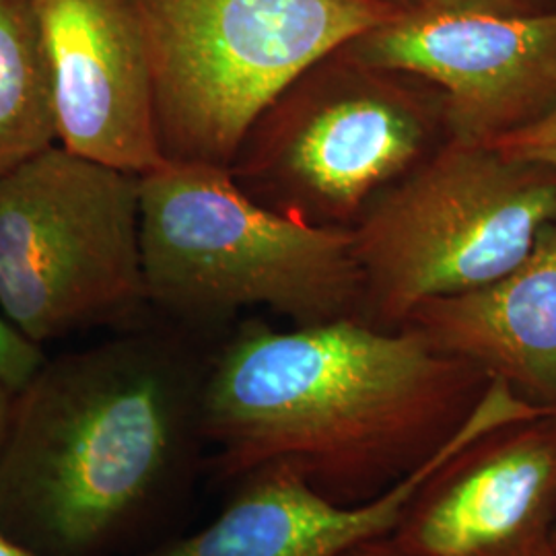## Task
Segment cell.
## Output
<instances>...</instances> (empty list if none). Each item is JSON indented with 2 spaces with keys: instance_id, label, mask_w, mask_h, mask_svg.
Here are the masks:
<instances>
[{
  "instance_id": "obj_1",
  "label": "cell",
  "mask_w": 556,
  "mask_h": 556,
  "mask_svg": "<svg viewBox=\"0 0 556 556\" xmlns=\"http://www.w3.org/2000/svg\"><path fill=\"white\" fill-rule=\"evenodd\" d=\"M491 378L413 326L248 321L208 358L206 466L220 484L285 466L319 495H383L452 438Z\"/></svg>"
},
{
  "instance_id": "obj_2",
  "label": "cell",
  "mask_w": 556,
  "mask_h": 556,
  "mask_svg": "<svg viewBox=\"0 0 556 556\" xmlns=\"http://www.w3.org/2000/svg\"><path fill=\"white\" fill-rule=\"evenodd\" d=\"M208 361L160 334L46 358L15 394L0 452V532L36 556L155 544L206 466Z\"/></svg>"
},
{
  "instance_id": "obj_3",
  "label": "cell",
  "mask_w": 556,
  "mask_h": 556,
  "mask_svg": "<svg viewBox=\"0 0 556 556\" xmlns=\"http://www.w3.org/2000/svg\"><path fill=\"white\" fill-rule=\"evenodd\" d=\"M140 258L151 305L184 326L268 307L293 326L358 318L363 273L349 227L280 215L229 169L165 161L140 176Z\"/></svg>"
},
{
  "instance_id": "obj_4",
  "label": "cell",
  "mask_w": 556,
  "mask_h": 556,
  "mask_svg": "<svg viewBox=\"0 0 556 556\" xmlns=\"http://www.w3.org/2000/svg\"><path fill=\"white\" fill-rule=\"evenodd\" d=\"M447 140L445 96L433 83L338 48L266 105L229 172L280 215L351 229Z\"/></svg>"
},
{
  "instance_id": "obj_5",
  "label": "cell",
  "mask_w": 556,
  "mask_h": 556,
  "mask_svg": "<svg viewBox=\"0 0 556 556\" xmlns=\"http://www.w3.org/2000/svg\"><path fill=\"white\" fill-rule=\"evenodd\" d=\"M165 161L229 169L266 105L402 11L374 0H130Z\"/></svg>"
},
{
  "instance_id": "obj_6",
  "label": "cell",
  "mask_w": 556,
  "mask_h": 556,
  "mask_svg": "<svg viewBox=\"0 0 556 556\" xmlns=\"http://www.w3.org/2000/svg\"><path fill=\"white\" fill-rule=\"evenodd\" d=\"M551 220L555 167L447 140L351 227L363 273L358 318L396 330L431 299L497 280Z\"/></svg>"
},
{
  "instance_id": "obj_7",
  "label": "cell",
  "mask_w": 556,
  "mask_h": 556,
  "mask_svg": "<svg viewBox=\"0 0 556 556\" xmlns=\"http://www.w3.org/2000/svg\"><path fill=\"white\" fill-rule=\"evenodd\" d=\"M140 176L54 144L0 176V312L36 344L149 305Z\"/></svg>"
},
{
  "instance_id": "obj_8",
  "label": "cell",
  "mask_w": 556,
  "mask_h": 556,
  "mask_svg": "<svg viewBox=\"0 0 556 556\" xmlns=\"http://www.w3.org/2000/svg\"><path fill=\"white\" fill-rule=\"evenodd\" d=\"M342 48L433 83L445 96L452 140L493 144L556 110V11L517 17L415 9Z\"/></svg>"
},
{
  "instance_id": "obj_9",
  "label": "cell",
  "mask_w": 556,
  "mask_h": 556,
  "mask_svg": "<svg viewBox=\"0 0 556 556\" xmlns=\"http://www.w3.org/2000/svg\"><path fill=\"white\" fill-rule=\"evenodd\" d=\"M536 415L509 386L491 379L456 433L379 497L340 505L273 464L233 482L229 503L204 528L128 556H344L363 542L392 536L418 491L454 457L501 427Z\"/></svg>"
},
{
  "instance_id": "obj_10",
  "label": "cell",
  "mask_w": 556,
  "mask_h": 556,
  "mask_svg": "<svg viewBox=\"0 0 556 556\" xmlns=\"http://www.w3.org/2000/svg\"><path fill=\"white\" fill-rule=\"evenodd\" d=\"M556 410L501 427L418 491L392 542L408 556H556Z\"/></svg>"
},
{
  "instance_id": "obj_11",
  "label": "cell",
  "mask_w": 556,
  "mask_h": 556,
  "mask_svg": "<svg viewBox=\"0 0 556 556\" xmlns=\"http://www.w3.org/2000/svg\"><path fill=\"white\" fill-rule=\"evenodd\" d=\"M52 79L59 144L144 176L165 163L153 83L130 0H31Z\"/></svg>"
},
{
  "instance_id": "obj_12",
  "label": "cell",
  "mask_w": 556,
  "mask_h": 556,
  "mask_svg": "<svg viewBox=\"0 0 556 556\" xmlns=\"http://www.w3.org/2000/svg\"><path fill=\"white\" fill-rule=\"evenodd\" d=\"M404 326L507 383L526 402L556 410V220L507 275L431 299Z\"/></svg>"
},
{
  "instance_id": "obj_13",
  "label": "cell",
  "mask_w": 556,
  "mask_h": 556,
  "mask_svg": "<svg viewBox=\"0 0 556 556\" xmlns=\"http://www.w3.org/2000/svg\"><path fill=\"white\" fill-rule=\"evenodd\" d=\"M54 144V93L34 4L0 0V176Z\"/></svg>"
},
{
  "instance_id": "obj_14",
  "label": "cell",
  "mask_w": 556,
  "mask_h": 556,
  "mask_svg": "<svg viewBox=\"0 0 556 556\" xmlns=\"http://www.w3.org/2000/svg\"><path fill=\"white\" fill-rule=\"evenodd\" d=\"M40 344L25 337L0 312V386L20 394L46 363Z\"/></svg>"
},
{
  "instance_id": "obj_15",
  "label": "cell",
  "mask_w": 556,
  "mask_h": 556,
  "mask_svg": "<svg viewBox=\"0 0 556 556\" xmlns=\"http://www.w3.org/2000/svg\"><path fill=\"white\" fill-rule=\"evenodd\" d=\"M491 147L509 157L536 161L556 169V110L534 126L495 140Z\"/></svg>"
},
{
  "instance_id": "obj_16",
  "label": "cell",
  "mask_w": 556,
  "mask_h": 556,
  "mask_svg": "<svg viewBox=\"0 0 556 556\" xmlns=\"http://www.w3.org/2000/svg\"><path fill=\"white\" fill-rule=\"evenodd\" d=\"M420 9L489 15H542L556 11V0H425Z\"/></svg>"
},
{
  "instance_id": "obj_17",
  "label": "cell",
  "mask_w": 556,
  "mask_h": 556,
  "mask_svg": "<svg viewBox=\"0 0 556 556\" xmlns=\"http://www.w3.org/2000/svg\"><path fill=\"white\" fill-rule=\"evenodd\" d=\"M344 556H408L404 551H400L396 544L392 542V538L383 536L363 542L355 546L351 553Z\"/></svg>"
},
{
  "instance_id": "obj_18",
  "label": "cell",
  "mask_w": 556,
  "mask_h": 556,
  "mask_svg": "<svg viewBox=\"0 0 556 556\" xmlns=\"http://www.w3.org/2000/svg\"><path fill=\"white\" fill-rule=\"evenodd\" d=\"M13 402H15V394L9 392L4 386H0V452L4 447V439L9 433L11 415H13Z\"/></svg>"
},
{
  "instance_id": "obj_19",
  "label": "cell",
  "mask_w": 556,
  "mask_h": 556,
  "mask_svg": "<svg viewBox=\"0 0 556 556\" xmlns=\"http://www.w3.org/2000/svg\"><path fill=\"white\" fill-rule=\"evenodd\" d=\"M0 556H36L34 553H29L27 548L20 546L17 542H13L11 538L4 536L0 532Z\"/></svg>"
},
{
  "instance_id": "obj_20",
  "label": "cell",
  "mask_w": 556,
  "mask_h": 556,
  "mask_svg": "<svg viewBox=\"0 0 556 556\" xmlns=\"http://www.w3.org/2000/svg\"><path fill=\"white\" fill-rule=\"evenodd\" d=\"M374 2H381V4H388V7H392V9H397V11L406 13V11L420 9L425 0H374Z\"/></svg>"
},
{
  "instance_id": "obj_21",
  "label": "cell",
  "mask_w": 556,
  "mask_h": 556,
  "mask_svg": "<svg viewBox=\"0 0 556 556\" xmlns=\"http://www.w3.org/2000/svg\"><path fill=\"white\" fill-rule=\"evenodd\" d=\"M553 542H555V551H556V519H555V530H553Z\"/></svg>"
}]
</instances>
